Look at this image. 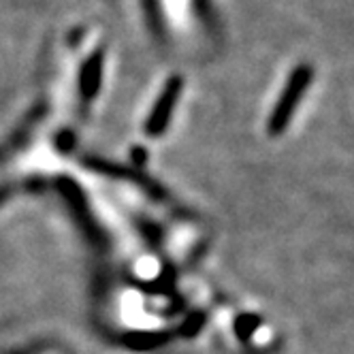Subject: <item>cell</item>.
Segmentation results:
<instances>
[{
  "label": "cell",
  "mask_w": 354,
  "mask_h": 354,
  "mask_svg": "<svg viewBox=\"0 0 354 354\" xmlns=\"http://www.w3.org/2000/svg\"><path fill=\"white\" fill-rule=\"evenodd\" d=\"M312 77H314V73H312V66H308V64H301L290 73V80H288L286 88L282 90V96L275 103V109L269 120L271 135H280L288 126V122L299 105V100L303 98V94H306V90L312 84Z\"/></svg>",
  "instance_id": "6da1fadb"
},
{
  "label": "cell",
  "mask_w": 354,
  "mask_h": 354,
  "mask_svg": "<svg viewBox=\"0 0 354 354\" xmlns=\"http://www.w3.org/2000/svg\"><path fill=\"white\" fill-rule=\"evenodd\" d=\"M182 90H184V80L180 77V75H175V77H171L167 82V86L162 88V92L156 100L154 109H151V113L145 122L147 135H160L167 129V124L173 115V109L177 105V98H180Z\"/></svg>",
  "instance_id": "7a4b0ae2"
},
{
  "label": "cell",
  "mask_w": 354,
  "mask_h": 354,
  "mask_svg": "<svg viewBox=\"0 0 354 354\" xmlns=\"http://www.w3.org/2000/svg\"><path fill=\"white\" fill-rule=\"evenodd\" d=\"M100 75H103V54L96 52L88 58V62L82 68L80 92L84 98H92L96 94V90L100 88Z\"/></svg>",
  "instance_id": "3957f363"
}]
</instances>
